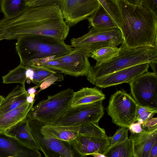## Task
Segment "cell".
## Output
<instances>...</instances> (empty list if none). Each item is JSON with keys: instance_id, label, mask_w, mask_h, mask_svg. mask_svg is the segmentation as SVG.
<instances>
[{"instance_id": "obj_10", "label": "cell", "mask_w": 157, "mask_h": 157, "mask_svg": "<svg viewBox=\"0 0 157 157\" xmlns=\"http://www.w3.org/2000/svg\"><path fill=\"white\" fill-rule=\"evenodd\" d=\"M27 121L32 135L45 157H72L70 143L46 136L40 130L44 124L35 120Z\"/></svg>"}, {"instance_id": "obj_36", "label": "cell", "mask_w": 157, "mask_h": 157, "mask_svg": "<svg viewBox=\"0 0 157 157\" xmlns=\"http://www.w3.org/2000/svg\"><path fill=\"white\" fill-rule=\"evenodd\" d=\"M128 128L132 133H138L143 131L142 124L138 122L132 124Z\"/></svg>"}, {"instance_id": "obj_7", "label": "cell", "mask_w": 157, "mask_h": 157, "mask_svg": "<svg viewBox=\"0 0 157 157\" xmlns=\"http://www.w3.org/2000/svg\"><path fill=\"white\" fill-rule=\"evenodd\" d=\"M89 54L80 48H75L70 53L63 56L38 63L40 66L71 76H86L91 65Z\"/></svg>"}, {"instance_id": "obj_8", "label": "cell", "mask_w": 157, "mask_h": 157, "mask_svg": "<svg viewBox=\"0 0 157 157\" xmlns=\"http://www.w3.org/2000/svg\"><path fill=\"white\" fill-rule=\"evenodd\" d=\"M138 104L125 91H116L110 97L107 110L112 122L121 127L128 128L136 121Z\"/></svg>"}, {"instance_id": "obj_16", "label": "cell", "mask_w": 157, "mask_h": 157, "mask_svg": "<svg viewBox=\"0 0 157 157\" xmlns=\"http://www.w3.org/2000/svg\"><path fill=\"white\" fill-rule=\"evenodd\" d=\"M82 155L87 156L94 153L103 154L110 145L108 137L78 135L71 143Z\"/></svg>"}, {"instance_id": "obj_13", "label": "cell", "mask_w": 157, "mask_h": 157, "mask_svg": "<svg viewBox=\"0 0 157 157\" xmlns=\"http://www.w3.org/2000/svg\"><path fill=\"white\" fill-rule=\"evenodd\" d=\"M133 157H157V129L131 133Z\"/></svg>"}, {"instance_id": "obj_20", "label": "cell", "mask_w": 157, "mask_h": 157, "mask_svg": "<svg viewBox=\"0 0 157 157\" xmlns=\"http://www.w3.org/2000/svg\"><path fill=\"white\" fill-rule=\"evenodd\" d=\"M28 95L25 86L17 85L3 99L0 105V115L26 103V97Z\"/></svg>"}, {"instance_id": "obj_14", "label": "cell", "mask_w": 157, "mask_h": 157, "mask_svg": "<svg viewBox=\"0 0 157 157\" xmlns=\"http://www.w3.org/2000/svg\"><path fill=\"white\" fill-rule=\"evenodd\" d=\"M149 66V63H146L125 68L101 78L94 85L105 88L124 83H129L135 78L147 72Z\"/></svg>"}, {"instance_id": "obj_26", "label": "cell", "mask_w": 157, "mask_h": 157, "mask_svg": "<svg viewBox=\"0 0 157 157\" xmlns=\"http://www.w3.org/2000/svg\"><path fill=\"white\" fill-rule=\"evenodd\" d=\"M26 69V66L20 63L18 66L2 77L3 83H19L22 86H25V83L27 80Z\"/></svg>"}, {"instance_id": "obj_32", "label": "cell", "mask_w": 157, "mask_h": 157, "mask_svg": "<svg viewBox=\"0 0 157 157\" xmlns=\"http://www.w3.org/2000/svg\"><path fill=\"white\" fill-rule=\"evenodd\" d=\"M63 75L61 73H58L55 75L45 79L39 85L40 89L36 94L42 90L48 87L54 82L56 81H60L63 80Z\"/></svg>"}, {"instance_id": "obj_11", "label": "cell", "mask_w": 157, "mask_h": 157, "mask_svg": "<svg viewBox=\"0 0 157 157\" xmlns=\"http://www.w3.org/2000/svg\"><path fill=\"white\" fill-rule=\"evenodd\" d=\"M57 4L70 28L87 19L99 5L98 0H57Z\"/></svg>"}, {"instance_id": "obj_22", "label": "cell", "mask_w": 157, "mask_h": 157, "mask_svg": "<svg viewBox=\"0 0 157 157\" xmlns=\"http://www.w3.org/2000/svg\"><path fill=\"white\" fill-rule=\"evenodd\" d=\"M87 19L89 22V28L91 27L98 29H107L118 28L100 3L97 9Z\"/></svg>"}, {"instance_id": "obj_17", "label": "cell", "mask_w": 157, "mask_h": 157, "mask_svg": "<svg viewBox=\"0 0 157 157\" xmlns=\"http://www.w3.org/2000/svg\"><path fill=\"white\" fill-rule=\"evenodd\" d=\"M81 125L43 124L40 130L41 132L47 136L70 143L78 136Z\"/></svg>"}, {"instance_id": "obj_23", "label": "cell", "mask_w": 157, "mask_h": 157, "mask_svg": "<svg viewBox=\"0 0 157 157\" xmlns=\"http://www.w3.org/2000/svg\"><path fill=\"white\" fill-rule=\"evenodd\" d=\"M0 6L4 18L7 20L17 17L27 7L26 0H2L0 1Z\"/></svg>"}, {"instance_id": "obj_2", "label": "cell", "mask_w": 157, "mask_h": 157, "mask_svg": "<svg viewBox=\"0 0 157 157\" xmlns=\"http://www.w3.org/2000/svg\"><path fill=\"white\" fill-rule=\"evenodd\" d=\"M121 13V47L157 45V16L141 6L138 0H117Z\"/></svg>"}, {"instance_id": "obj_1", "label": "cell", "mask_w": 157, "mask_h": 157, "mask_svg": "<svg viewBox=\"0 0 157 157\" xmlns=\"http://www.w3.org/2000/svg\"><path fill=\"white\" fill-rule=\"evenodd\" d=\"M69 30L57 3L27 7L16 18L0 20V41L29 36H46L64 40Z\"/></svg>"}, {"instance_id": "obj_9", "label": "cell", "mask_w": 157, "mask_h": 157, "mask_svg": "<svg viewBox=\"0 0 157 157\" xmlns=\"http://www.w3.org/2000/svg\"><path fill=\"white\" fill-rule=\"evenodd\" d=\"M138 105L157 109V73L146 72L129 83Z\"/></svg>"}, {"instance_id": "obj_42", "label": "cell", "mask_w": 157, "mask_h": 157, "mask_svg": "<svg viewBox=\"0 0 157 157\" xmlns=\"http://www.w3.org/2000/svg\"><path fill=\"white\" fill-rule=\"evenodd\" d=\"M4 98L3 97V96L0 95V105L2 103V102Z\"/></svg>"}, {"instance_id": "obj_27", "label": "cell", "mask_w": 157, "mask_h": 157, "mask_svg": "<svg viewBox=\"0 0 157 157\" xmlns=\"http://www.w3.org/2000/svg\"><path fill=\"white\" fill-rule=\"evenodd\" d=\"M98 1L121 31V13L117 0H98Z\"/></svg>"}, {"instance_id": "obj_41", "label": "cell", "mask_w": 157, "mask_h": 157, "mask_svg": "<svg viewBox=\"0 0 157 157\" xmlns=\"http://www.w3.org/2000/svg\"><path fill=\"white\" fill-rule=\"evenodd\" d=\"M89 155L92 156L94 157H106L104 155L99 153H94L90 155Z\"/></svg>"}, {"instance_id": "obj_24", "label": "cell", "mask_w": 157, "mask_h": 157, "mask_svg": "<svg viewBox=\"0 0 157 157\" xmlns=\"http://www.w3.org/2000/svg\"><path fill=\"white\" fill-rule=\"evenodd\" d=\"M103 155L106 157H133L131 140L128 138L122 143L109 147Z\"/></svg>"}, {"instance_id": "obj_6", "label": "cell", "mask_w": 157, "mask_h": 157, "mask_svg": "<svg viewBox=\"0 0 157 157\" xmlns=\"http://www.w3.org/2000/svg\"><path fill=\"white\" fill-rule=\"evenodd\" d=\"M123 41L122 33L118 28L101 29L92 27L87 33L70 40L72 48L81 49L90 56L94 51L102 48L117 47Z\"/></svg>"}, {"instance_id": "obj_3", "label": "cell", "mask_w": 157, "mask_h": 157, "mask_svg": "<svg viewBox=\"0 0 157 157\" xmlns=\"http://www.w3.org/2000/svg\"><path fill=\"white\" fill-rule=\"evenodd\" d=\"M119 48L118 55L110 61L91 66L86 76L88 81L94 85L99 78L115 72L146 63H157V45Z\"/></svg>"}, {"instance_id": "obj_5", "label": "cell", "mask_w": 157, "mask_h": 157, "mask_svg": "<svg viewBox=\"0 0 157 157\" xmlns=\"http://www.w3.org/2000/svg\"><path fill=\"white\" fill-rule=\"evenodd\" d=\"M74 92L68 88L48 96L32 107L27 119L45 125L56 124L70 107Z\"/></svg>"}, {"instance_id": "obj_43", "label": "cell", "mask_w": 157, "mask_h": 157, "mask_svg": "<svg viewBox=\"0 0 157 157\" xmlns=\"http://www.w3.org/2000/svg\"><path fill=\"white\" fill-rule=\"evenodd\" d=\"M13 157L12 156H9V157Z\"/></svg>"}, {"instance_id": "obj_15", "label": "cell", "mask_w": 157, "mask_h": 157, "mask_svg": "<svg viewBox=\"0 0 157 157\" xmlns=\"http://www.w3.org/2000/svg\"><path fill=\"white\" fill-rule=\"evenodd\" d=\"M42 157L37 148L22 143L15 138L0 132V157Z\"/></svg>"}, {"instance_id": "obj_35", "label": "cell", "mask_w": 157, "mask_h": 157, "mask_svg": "<svg viewBox=\"0 0 157 157\" xmlns=\"http://www.w3.org/2000/svg\"><path fill=\"white\" fill-rule=\"evenodd\" d=\"M143 130L151 131L157 129V118H151L142 124Z\"/></svg>"}, {"instance_id": "obj_4", "label": "cell", "mask_w": 157, "mask_h": 157, "mask_svg": "<svg viewBox=\"0 0 157 157\" xmlns=\"http://www.w3.org/2000/svg\"><path fill=\"white\" fill-rule=\"evenodd\" d=\"M15 44L21 64L25 66L36 59H50L68 54L74 49L64 40L43 36H29L21 37Z\"/></svg>"}, {"instance_id": "obj_21", "label": "cell", "mask_w": 157, "mask_h": 157, "mask_svg": "<svg viewBox=\"0 0 157 157\" xmlns=\"http://www.w3.org/2000/svg\"><path fill=\"white\" fill-rule=\"evenodd\" d=\"M13 136L25 145L31 147H39L31 133L26 118L8 129L4 132Z\"/></svg>"}, {"instance_id": "obj_31", "label": "cell", "mask_w": 157, "mask_h": 157, "mask_svg": "<svg viewBox=\"0 0 157 157\" xmlns=\"http://www.w3.org/2000/svg\"><path fill=\"white\" fill-rule=\"evenodd\" d=\"M29 67L36 72L43 79L44 81L58 73L54 71L40 66L33 65Z\"/></svg>"}, {"instance_id": "obj_18", "label": "cell", "mask_w": 157, "mask_h": 157, "mask_svg": "<svg viewBox=\"0 0 157 157\" xmlns=\"http://www.w3.org/2000/svg\"><path fill=\"white\" fill-rule=\"evenodd\" d=\"M35 101V100L32 104L27 102L16 108L0 115V132H5L10 127L26 118Z\"/></svg>"}, {"instance_id": "obj_38", "label": "cell", "mask_w": 157, "mask_h": 157, "mask_svg": "<svg viewBox=\"0 0 157 157\" xmlns=\"http://www.w3.org/2000/svg\"><path fill=\"white\" fill-rule=\"evenodd\" d=\"M70 143L71 146L72 157H86V156L81 154L73 145L71 143Z\"/></svg>"}, {"instance_id": "obj_39", "label": "cell", "mask_w": 157, "mask_h": 157, "mask_svg": "<svg viewBox=\"0 0 157 157\" xmlns=\"http://www.w3.org/2000/svg\"><path fill=\"white\" fill-rule=\"evenodd\" d=\"M39 87V85L36 86L34 87L30 88L27 91V93L29 95L36 94V89Z\"/></svg>"}, {"instance_id": "obj_40", "label": "cell", "mask_w": 157, "mask_h": 157, "mask_svg": "<svg viewBox=\"0 0 157 157\" xmlns=\"http://www.w3.org/2000/svg\"><path fill=\"white\" fill-rule=\"evenodd\" d=\"M35 94L28 95L26 97V101L29 104L32 103L35 100L34 98Z\"/></svg>"}, {"instance_id": "obj_25", "label": "cell", "mask_w": 157, "mask_h": 157, "mask_svg": "<svg viewBox=\"0 0 157 157\" xmlns=\"http://www.w3.org/2000/svg\"><path fill=\"white\" fill-rule=\"evenodd\" d=\"M120 48L118 47H105L94 51L90 54V57L95 59V64L98 66L108 62L117 56Z\"/></svg>"}, {"instance_id": "obj_12", "label": "cell", "mask_w": 157, "mask_h": 157, "mask_svg": "<svg viewBox=\"0 0 157 157\" xmlns=\"http://www.w3.org/2000/svg\"><path fill=\"white\" fill-rule=\"evenodd\" d=\"M102 101L70 107L56 124L79 125L90 122L98 123L104 113Z\"/></svg>"}, {"instance_id": "obj_30", "label": "cell", "mask_w": 157, "mask_h": 157, "mask_svg": "<svg viewBox=\"0 0 157 157\" xmlns=\"http://www.w3.org/2000/svg\"><path fill=\"white\" fill-rule=\"evenodd\" d=\"M128 138V130L127 128H119L111 137H108L110 145L109 147L122 143Z\"/></svg>"}, {"instance_id": "obj_33", "label": "cell", "mask_w": 157, "mask_h": 157, "mask_svg": "<svg viewBox=\"0 0 157 157\" xmlns=\"http://www.w3.org/2000/svg\"><path fill=\"white\" fill-rule=\"evenodd\" d=\"M57 0H26L27 7H36L57 3Z\"/></svg>"}, {"instance_id": "obj_28", "label": "cell", "mask_w": 157, "mask_h": 157, "mask_svg": "<svg viewBox=\"0 0 157 157\" xmlns=\"http://www.w3.org/2000/svg\"><path fill=\"white\" fill-rule=\"evenodd\" d=\"M79 135L98 136H107L105 129L99 127L98 123L90 122L81 125Z\"/></svg>"}, {"instance_id": "obj_19", "label": "cell", "mask_w": 157, "mask_h": 157, "mask_svg": "<svg viewBox=\"0 0 157 157\" xmlns=\"http://www.w3.org/2000/svg\"><path fill=\"white\" fill-rule=\"evenodd\" d=\"M105 95L102 91L96 87H83L74 92L71 107H75L98 101H103Z\"/></svg>"}, {"instance_id": "obj_34", "label": "cell", "mask_w": 157, "mask_h": 157, "mask_svg": "<svg viewBox=\"0 0 157 157\" xmlns=\"http://www.w3.org/2000/svg\"><path fill=\"white\" fill-rule=\"evenodd\" d=\"M140 5L157 16V0H138Z\"/></svg>"}, {"instance_id": "obj_37", "label": "cell", "mask_w": 157, "mask_h": 157, "mask_svg": "<svg viewBox=\"0 0 157 157\" xmlns=\"http://www.w3.org/2000/svg\"><path fill=\"white\" fill-rule=\"evenodd\" d=\"M26 75L27 80L29 82H32L34 74V71L31 67L26 66Z\"/></svg>"}, {"instance_id": "obj_29", "label": "cell", "mask_w": 157, "mask_h": 157, "mask_svg": "<svg viewBox=\"0 0 157 157\" xmlns=\"http://www.w3.org/2000/svg\"><path fill=\"white\" fill-rule=\"evenodd\" d=\"M157 113V109L138 105L136 114V121L142 124Z\"/></svg>"}]
</instances>
